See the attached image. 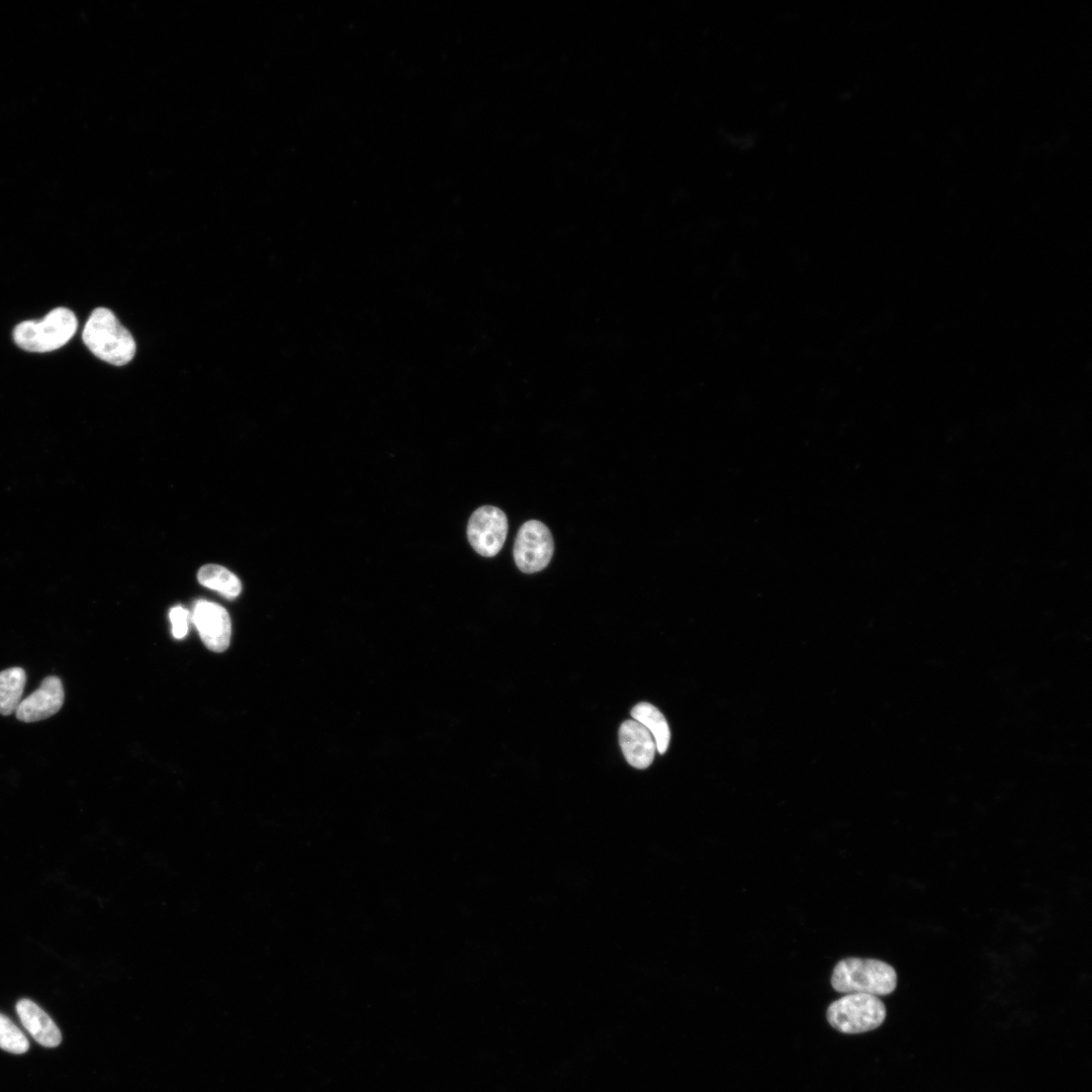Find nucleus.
I'll use <instances>...</instances> for the list:
<instances>
[{"label":"nucleus","mask_w":1092,"mask_h":1092,"mask_svg":"<svg viewBox=\"0 0 1092 1092\" xmlns=\"http://www.w3.org/2000/svg\"><path fill=\"white\" fill-rule=\"evenodd\" d=\"M82 339L99 359L113 365H124L135 354V342L130 333L106 307L95 308L87 320Z\"/></svg>","instance_id":"nucleus-1"},{"label":"nucleus","mask_w":1092,"mask_h":1092,"mask_svg":"<svg viewBox=\"0 0 1092 1092\" xmlns=\"http://www.w3.org/2000/svg\"><path fill=\"white\" fill-rule=\"evenodd\" d=\"M896 970L876 959L846 958L833 969L831 985L837 992L885 996L897 987Z\"/></svg>","instance_id":"nucleus-2"},{"label":"nucleus","mask_w":1092,"mask_h":1092,"mask_svg":"<svg viewBox=\"0 0 1092 1092\" xmlns=\"http://www.w3.org/2000/svg\"><path fill=\"white\" fill-rule=\"evenodd\" d=\"M78 321L75 313L67 307H56L42 320L24 321L13 330L15 344L28 352L47 353L55 351L75 335Z\"/></svg>","instance_id":"nucleus-3"},{"label":"nucleus","mask_w":1092,"mask_h":1092,"mask_svg":"<svg viewBox=\"0 0 1092 1092\" xmlns=\"http://www.w3.org/2000/svg\"><path fill=\"white\" fill-rule=\"evenodd\" d=\"M884 1002L870 994L850 993L832 1002L826 1017L835 1029L843 1033H862L881 1026L886 1019Z\"/></svg>","instance_id":"nucleus-4"},{"label":"nucleus","mask_w":1092,"mask_h":1092,"mask_svg":"<svg viewBox=\"0 0 1092 1092\" xmlns=\"http://www.w3.org/2000/svg\"><path fill=\"white\" fill-rule=\"evenodd\" d=\"M553 551L551 532L542 522L530 520L521 526L513 554L516 565L522 572L534 573L544 569L550 562Z\"/></svg>","instance_id":"nucleus-5"},{"label":"nucleus","mask_w":1092,"mask_h":1092,"mask_svg":"<svg viewBox=\"0 0 1092 1092\" xmlns=\"http://www.w3.org/2000/svg\"><path fill=\"white\" fill-rule=\"evenodd\" d=\"M508 519L498 508L483 506L475 510L467 526V537L472 548L481 556L496 555L506 541Z\"/></svg>","instance_id":"nucleus-6"},{"label":"nucleus","mask_w":1092,"mask_h":1092,"mask_svg":"<svg viewBox=\"0 0 1092 1092\" xmlns=\"http://www.w3.org/2000/svg\"><path fill=\"white\" fill-rule=\"evenodd\" d=\"M192 621L209 650L222 652L229 647L232 623L223 607L208 601H198L193 609Z\"/></svg>","instance_id":"nucleus-7"},{"label":"nucleus","mask_w":1092,"mask_h":1092,"mask_svg":"<svg viewBox=\"0 0 1092 1092\" xmlns=\"http://www.w3.org/2000/svg\"><path fill=\"white\" fill-rule=\"evenodd\" d=\"M65 693L58 676H47L40 686L28 697L21 700L15 715L25 723L44 720L60 711L64 704Z\"/></svg>","instance_id":"nucleus-8"},{"label":"nucleus","mask_w":1092,"mask_h":1092,"mask_svg":"<svg viewBox=\"0 0 1092 1092\" xmlns=\"http://www.w3.org/2000/svg\"><path fill=\"white\" fill-rule=\"evenodd\" d=\"M619 742L626 760L632 766L646 768L653 761L655 741L651 733L634 719L621 724Z\"/></svg>","instance_id":"nucleus-9"},{"label":"nucleus","mask_w":1092,"mask_h":1092,"mask_svg":"<svg viewBox=\"0 0 1092 1092\" xmlns=\"http://www.w3.org/2000/svg\"><path fill=\"white\" fill-rule=\"evenodd\" d=\"M15 1008L23 1027L38 1043L47 1048H55L61 1043L60 1029L36 1003L21 999Z\"/></svg>","instance_id":"nucleus-10"},{"label":"nucleus","mask_w":1092,"mask_h":1092,"mask_svg":"<svg viewBox=\"0 0 1092 1092\" xmlns=\"http://www.w3.org/2000/svg\"><path fill=\"white\" fill-rule=\"evenodd\" d=\"M631 716L651 733L656 750L664 753L669 744L670 731L663 714L653 705L642 702L632 709Z\"/></svg>","instance_id":"nucleus-11"},{"label":"nucleus","mask_w":1092,"mask_h":1092,"mask_svg":"<svg viewBox=\"0 0 1092 1092\" xmlns=\"http://www.w3.org/2000/svg\"><path fill=\"white\" fill-rule=\"evenodd\" d=\"M26 682V673L21 667H10L0 671V714L7 716L16 711Z\"/></svg>","instance_id":"nucleus-12"},{"label":"nucleus","mask_w":1092,"mask_h":1092,"mask_svg":"<svg viewBox=\"0 0 1092 1092\" xmlns=\"http://www.w3.org/2000/svg\"><path fill=\"white\" fill-rule=\"evenodd\" d=\"M197 578L200 584L218 592L228 599H235L242 590L240 579L221 565L202 566L197 573Z\"/></svg>","instance_id":"nucleus-13"},{"label":"nucleus","mask_w":1092,"mask_h":1092,"mask_svg":"<svg viewBox=\"0 0 1092 1092\" xmlns=\"http://www.w3.org/2000/svg\"><path fill=\"white\" fill-rule=\"evenodd\" d=\"M0 1048L12 1054H23L29 1048V1042L23 1032L2 1013H0Z\"/></svg>","instance_id":"nucleus-14"},{"label":"nucleus","mask_w":1092,"mask_h":1092,"mask_svg":"<svg viewBox=\"0 0 1092 1092\" xmlns=\"http://www.w3.org/2000/svg\"><path fill=\"white\" fill-rule=\"evenodd\" d=\"M188 611L182 606H175L170 610L169 618L172 623V634L176 639H182L188 632Z\"/></svg>","instance_id":"nucleus-15"}]
</instances>
